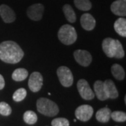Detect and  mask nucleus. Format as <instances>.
I'll return each instance as SVG.
<instances>
[{
    "mask_svg": "<svg viewBox=\"0 0 126 126\" xmlns=\"http://www.w3.org/2000/svg\"><path fill=\"white\" fill-rule=\"evenodd\" d=\"M111 118L116 122H125L126 121V114L123 111H113L111 113Z\"/></svg>",
    "mask_w": 126,
    "mask_h": 126,
    "instance_id": "obj_24",
    "label": "nucleus"
},
{
    "mask_svg": "<svg viewBox=\"0 0 126 126\" xmlns=\"http://www.w3.org/2000/svg\"><path fill=\"white\" fill-rule=\"evenodd\" d=\"M111 111L110 109L105 107L97 111L96 113V118L99 122L101 123H107L111 118Z\"/></svg>",
    "mask_w": 126,
    "mask_h": 126,
    "instance_id": "obj_17",
    "label": "nucleus"
},
{
    "mask_svg": "<svg viewBox=\"0 0 126 126\" xmlns=\"http://www.w3.org/2000/svg\"><path fill=\"white\" fill-rule=\"evenodd\" d=\"M111 70V73H112L113 77L115 79H116L117 80H120V81L123 80L126 77L125 70L120 64H115L112 65Z\"/></svg>",
    "mask_w": 126,
    "mask_h": 126,
    "instance_id": "obj_18",
    "label": "nucleus"
},
{
    "mask_svg": "<svg viewBox=\"0 0 126 126\" xmlns=\"http://www.w3.org/2000/svg\"><path fill=\"white\" fill-rule=\"evenodd\" d=\"M24 56L20 46L13 41H5L0 44V60L9 64L19 63Z\"/></svg>",
    "mask_w": 126,
    "mask_h": 126,
    "instance_id": "obj_1",
    "label": "nucleus"
},
{
    "mask_svg": "<svg viewBox=\"0 0 126 126\" xmlns=\"http://www.w3.org/2000/svg\"><path fill=\"white\" fill-rule=\"evenodd\" d=\"M81 25L84 30L91 31L95 27L96 21L91 14H84L81 17Z\"/></svg>",
    "mask_w": 126,
    "mask_h": 126,
    "instance_id": "obj_13",
    "label": "nucleus"
},
{
    "mask_svg": "<svg viewBox=\"0 0 126 126\" xmlns=\"http://www.w3.org/2000/svg\"><path fill=\"white\" fill-rule=\"evenodd\" d=\"M59 81L64 87H70L74 82V77L71 70L67 67H60L57 70Z\"/></svg>",
    "mask_w": 126,
    "mask_h": 126,
    "instance_id": "obj_5",
    "label": "nucleus"
},
{
    "mask_svg": "<svg viewBox=\"0 0 126 126\" xmlns=\"http://www.w3.org/2000/svg\"><path fill=\"white\" fill-rule=\"evenodd\" d=\"M28 77V72L24 68L16 69L12 74V79L16 81H24Z\"/></svg>",
    "mask_w": 126,
    "mask_h": 126,
    "instance_id": "obj_19",
    "label": "nucleus"
},
{
    "mask_svg": "<svg viewBox=\"0 0 126 126\" xmlns=\"http://www.w3.org/2000/svg\"><path fill=\"white\" fill-rule=\"evenodd\" d=\"M94 90L95 94L98 99L101 101H104V100L109 99L107 94L106 93L105 89H104L103 81H99V80L95 81V83H94Z\"/></svg>",
    "mask_w": 126,
    "mask_h": 126,
    "instance_id": "obj_15",
    "label": "nucleus"
},
{
    "mask_svg": "<svg viewBox=\"0 0 126 126\" xmlns=\"http://www.w3.org/2000/svg\"><path fill=\"white\" fill-rule=\"evenodd\" d=\"M74 4L77 9L81 11H89L92 8V4L89 0H74Z\"/></svg>",
    "mask_w": 126,
    "mask_h": 126,
    "instance_id": "obj_22",
    "label": "nucleus"
},
{
    "mask_svg": "<svg viewBox=\"0 0 126 126\" xmlns=\"http://www.w3.org/2000/svg\"><path fill=\"white\" fill-rule=\"evenodd\" d=\"M43 86V77L39 72H33L30 75L28 86L31 91L34 93H36L39 91Z\"/></svg>",
    "mask_w": 126,
    "mask_h": 126,
    "instance_id": "obj_8",
    "label": "nucleus"
},
{
    "mask_svg": "<svg viewBox=\"0 0 126 126\" xmlns=\"http://www.w3.org/2000/svg\"><path fill=\"white\" fill-rule=\"evenodd\" d=\"M102 49L109 58L121 59L125 56V52L121 43L111 38H106L102 42Z\"/></svg>",
    "mask_w": 126,
    "mask_h": 126,
    "instance_id": "obj_2",
    "label": "nucleus"
},
{
    "mask_svg": "<svg viewBox=\"0 0 126 126\" xmlns=\"http://www.w3.org/2000/svg\"><path fill=\"white\" fill-rule=\"evenodd\" d=\"M114 30L120 36H126V18H120L116 20L114 23Z\"/></svg>",
    "mask_w": 126,
    "mask_h": 126,
    "instance_id": "obj_16",
    "label": "nucleus"
},
{
    "mask_svg": "<svg viewBox=\"0 0 126 126\" xmlns=\"http://www.w3.org/2000/svg\"><path fill=\"white\" fill-rule=\"evenodd\" d=\"M104 86L108 98H111V99L117 98L118 97V93L114 83L111 80L107 79L106 81H104Z\"/></svg>",
    "mask_w": 126,
    "mask_h": 126,
    "instance_id": "obj_14",
    "label": "nucleus"
},
{
    "mask_svg": "<svg viewBox=\"0 0 126 126\" xmlns=\"http://www.w3.org/2000/svg\"><path fill=\"white\" fill-rule=\"evenodd\" d=\"M44 6L41 4H35L30 6L27 9V16L32 20L38 21L42 18Z\"/></svg>",
    "mask_w": 126,
    "mask_h": 126,
    "instance_id": "obj_10",
    "label": "nucleus"
},
{
    "mask_svg": "<svg viewBox=\"0 0 126 126\" xmlns=\"http://www.w3.org/2000/svg\"><path fill=\"white\" fill-rule=\"evenodd\" d=\"M52 126H69V122L64 118H57L51 122Z\"/></svg>",
    "mask_w": 126,
    "mask_h": 126,
    "instance_id": "obj_26",
    "label": "nucleus"
},
{
    "mask_svg": "<svg viewBox=\"0 0 126 126\" xmlns=\"http://www.w3.org/2000/svg\"><path fill=\"white\" fill-rule=\"evenodd\" d=\"M111 11L112 13L124 17L126 16V0H116L111 5Z\"/></svg>",
    "mask_w": 126,
    "mask_h": 126,
    "instance_id": "obj_12",
    "label": "nucleus"
},
{
    "mask_svg": "<svg viewBox=\"0 0 126 126\" xmlns=\"http://www.w3.org/2000/svg\"><path fill=\"white\" fill-rule=\"evenodd\" d=\"M36 107L38 111L47 116H55L59 112L58 105L50 99L41 97L37 100Z\"/></svg>",
    "mask_w": 126,
    "mask_h": 126,
    "instance_id": "obj_3",
    "label": "nucleus"
},
{
    "mask_svg": "<svg viewBox=\"0 0 126 126\" xmlns=\"http://www.w3.org/2000/svg\"><path fill=\"white\" fill-rule=\"evenodd\" d=\"M74 56L77 63L83 67L89 66L92 62V56L87 50H77L74 53Z\"/></svg>",
    "mask_w": 126,
    "mask_h": 126,
    "instance_id": "obj_9",
    "label": "nucleus"
},
{
    "mask_svg": "<svg viewBox=\"0 0 126 126\" xmlns=\"http://www.w3.org/2000/svg\"><path fill=\"white\" fill-rule=\"evenodd\" d=\"M12 112V109L8 104L4 102H0V114L2 116H7Z\"/></svg>",
    "mask_w": 126,
    "mask_h": 126,
    "instance_id": "obj_25",
    "label": "nucleus"
},
{
    "mask_svg": "<svg viewBox=\"0 0 126 126\" xmlns=\"http://www.w3.org/2000/svg\"><path fill=\"white\" fill-rule=\"evenodd\" d=\"M24 121L29 125H33L37 121V115L32 111H27L23 115Z\"/></svg>",
    "mask_w": 126,
    "mask_h": 126,
    "instance_id": "obj_21",
    "label": "nucleus"
},
{
    "mask_svg": "<svg viewBox=\"0 0 126 126\" xmlns=\"http://www.w3.org/2000/svg\"><path fill=\"white\" fill-rule=\"evenodd\" d=\"M27 95V91L25 88H19L13 94V99L15 102H21L25 98Z\"/></svg>",
    "mask_w": 126,
    "mask_h": 126,
    "instance_id": "obj_23",
    "label": "nucleus"
},
{
    "mask_svg": "<svg viewBox=\"0 0 126 126\" xmlns=\"http://www.w3.org/2000/svg\"><path fill=\"white\" fill-rule=\"evenodd\" d=\"M0 16L6 23H13L16 20V14L9 6L1 4L0 6Z\"/></svg>",
    "mask_w": 126,
    "mask_h": 126,
    "instance_id": "obj_11",
    "label": "nucleus"
},
{
    "mask_svg": "<svg viewBox=\"0 0 126 126\" xmlns=\"http://www.w3.org/2000/svg\"><path fill=\"white\" fill-rule=\"evenodd\" d=\"M77 89L83 99L90 100L94 97V93L90 88L88 81L85 79H81L78 81Z\"/></svg>",
    "mask_w": 126,
    "mask_h": 126,
    "instance_id": "obj_6",
    "label": "nucleus"
},
{
    "mask_svg": "<svg viewBox=\"0 0 126 126\" xmlns=\"http://www.w3.org/2000/svg\"><path fill=\"white\" fill-rule=\"evenodd\" d=\"M93 114V108L88 104H84L79 107L76 109L75 116L77 119L81 121H89Z\"/></svg>",
    "mask_w": 126,
    "mask_h": 126,
    "instance_id": "obj_7",
    "label": "nucleus"
},
{
    "mask_svg": "<svg viewBox=\"0 0 126 126\" xmlns=\"http://www.w3.org/2000/svg\"><path fill=\"white\" fill-rule=\"evenodd\" d=\"M63 11L66 19L69 23H74L77 20V16L72 7L69 4H65L63 6Z\"/></svg>",
    "mask_w": 126,
    "mask_h": 126,
    "instance_id": "obj_20",
    "label": "nucleus"
},
{
    "mask_svg": "<svg viewBox=\"0 0 126 126\" xmlns=\"http://www.w3.org/2000/svg\"><path fill=\"white\" fill-rule=\"evenodd\" d=\"M5 86L4 79L1 74H0V90H2Z\"/></svg>",
    "mask_w": 126,
    "mask_h": 126,
    "instance_id": "obj_27",
    "label": "nucleus"
},
{
    "mask_svg": "<svg viewBox=\"0 0 126 126\" xmlns=\"http://www.w3.org/2000/svg\"><path fill=\"white\" fill-rule=\"evenodd\" d=\"M58 36L60 41L65 45H71L77 39V33L74 27L70 25H64L60 28Z\"/></svg>",
    "mask_w": 126,
    "mask_h": 126,
    "instance_id": "obj_4",
    "label": "nucleus"
}]
</instances>
